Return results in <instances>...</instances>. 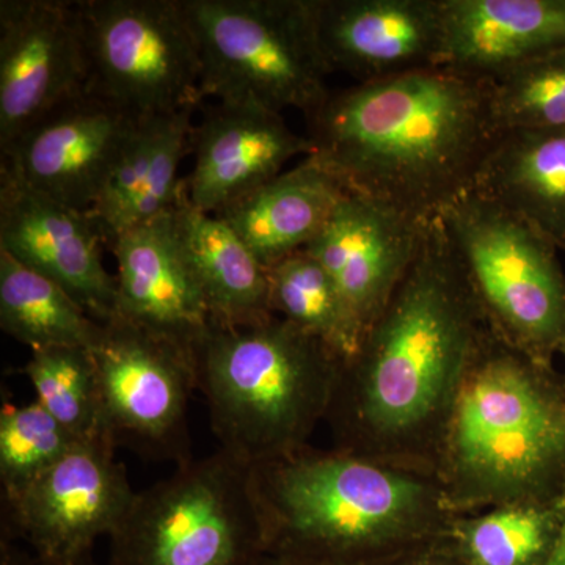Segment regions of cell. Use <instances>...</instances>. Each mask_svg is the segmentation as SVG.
<instances>
[{"label":"cell","instance_id":"4316f807","mask_svg":"<svg viewBox=\"0 0 565 565\" xmlns=\"http://www.w3.org/2000/svg\"><path fill=\"white\" fill-rule=\"evenodd\" d=\"M77 440L39 403H6L0 411V482L13 500L68 455Z\"/></svg>","mask_w":565,"mask_h":565},{"label":"cell","instance_id":"9a60e30c","mask_svg":"<svg viewBox=\"0 0 565 565\" xmlns=\"http://www.w3.org/2000/svg\"><path fill=\"white\" fill-rule=\"evenodd\" d=\"M430 223L349 192L303 248L330 275L363 338L415 263Z\"/></svg>","mask_w":565,"mask_h":565},{"label":"cell","instance_id":"5b68a950","mask_svg":"<svg viewBox=\"0 0 565 565\" xmlns=\"http://www.w3.org/2000/svg\"><path fill=\"white\" fill-rule=\"evenodd\" d=\"M193 360L222 451L250 467L310 445L344 364L277 316L253 326H212Z\"/></svg>","mask_w":565,"mask_h":565},{"label":"cell","instance_id":"7c38bea8","mask_svg":"<svg viewBox=\"0 0 565 565\" xmlns=\"http://www.w3.org/2000/svg\"><path fill=\"white\" fill-rule=\"evenodd\" d=\"M88 82L74 2L0 0V152L55 107L87 92Z\"/></svg>","mask_w":565,"mask_h":565},{"label":"cell","instance_id":"2e32d148","mask_svg":"<svg viewBox=\"0 0 565 565\" xmlns=\"http://www.w3.org/2000/svg\"><path fill=\"white\" fill-rule=\"evenodd\" d=\"M202 110L184 178L185 195L200 211L217 214L285 172L292 159L313 154L308 137L277 111L217 102L203 103Z\"/></svg>","mask_w":565,"mask_h":565},{"label":"cell","instance_id":"d6986e66","mask_svg":"<svg viewBox=\"0 0 565 565\" xmlns=\"http://www.w3.org/2000/svg\"><path fill=\"white\" fill-rule=\"evenodd\" d=\"M441 66L490 81L565 50V0H444Z\"/></svg>","mask_w":565,"mask_h":565},{"label":"cell","instance_id":"4fadbf2b","mask_svg":"<svg viewBox=\"0 0 565 565\" xmlns=\"http://www.w3.org/2000/svg\"><path fill=\"white\" fill-rule=\"evenodd\" d=\"M140 120L87 90L25 129L0 152V167L55 202L90 212Z\"/></svg>","mask_w":565,"mask_h":565},{"label":"cell","instance_id":"cb8c5ba5","mask_svg":"<svg viewBox=\"0 0 565 565\" xmlns=\"http://www.w3.org/2000/svg\"><path fill=\"white\" fill-rule=\"evenodd\" d=\"M0 327L31 351L62 345L90 349L103 322L57 282L0 250Z\"/></svg>","mask_w":565,"mask_h":565},{"label":"cell","instance_id":"83f0119b","mask_svg":"<svg viewBox=\"0 0 565 565\" xmlns=\"http://www.w3.org/2000/svg\"><path fill=\"white\" fill-rule=\"evenodd\" d=\"M498 134L565 126V50L542 55L489 81Z\"/></svg>","mask_w":565,"mask_h":565},{"label":"cell","instance_id":"ba28073f","mask_svg":"<svg viewBox=\"0 0 565 565\" xmlns=\"http://www.w3.org/2000/svg\"><path fill=\"white\" fill-rule=\"evenodd\" d=\"M109 539V565H252L266 542L250 465L222 449L181 463Z\"/></svg>","mask_w":565,"mask_h":565},{"label":"cell","instance_id":"7402d4cb","mask_svg":"<svg viewBox=\"0 0 565 565\" xmlns=\"http://www.w3.org/2000/svg\"><path fill=\"white\" fill-rule=\"evenodd\" d=\"M473 189L565 250V126L498 134Z\"/></svg>","mask_w":565,"mask_h":565},{"label":"cell","instance_id":"30bf717a","mask_svg":"<svg viewBox=\"0 0 565 565\" xmlns=\"http://www.w3.org/2000/svg\"><path fill=\"white\" fill-rule=\"evenodd\" d=\"M106 434L145 456L188 462L193 353L115 316L90 348Z\"/></svg>","mask_w":565,"mask_h":565},{"label":"cell","instance_id":"8fae6325","mask_svg":"<svg viewBox=\"0 0 565 565\" xmlns=\"http://www.w3.org/2000/svg\"><path fill=\"white\" fill-rule=\"evenodd\" d=\"M110 438L82 440L13 500L6 501L9 531L28 542L40 563L90 556L110 537L136 500Z\"/></svg>","mask_w":565,"mask_h":565},{"label":"cell","instance_id":"1f68e13d","mask_svg":"<svg viewBox=\"0 0 565 565\" xmlns=\"http://www.w3.org/2000/svg\"><path fill=\"white\" fill-rule=\"evenodd\" d=\"M545 565H565V514L555 550H553L552 556L548 557Z\"/></svg>","mask_w":565,"mask_h":565},{"label":"cell","instance_id":"603a6c76","mask_svg":"<svg viewBox=\"0 0 565 565\" xmlns=\"http://www.w3.org/2000/svg\"><path fill=\"white\" fill-rule=\"evenodd\" d=\"M565 492L452 516L441 542L457 565H545L559 537Z\"/></svg>","mask_w":565,"mask_h":565},{"label":"cell","instance_id":"7a4b0ae2","mask_svg":"<svg viewBox=\"0 0 565 565\" xmlns=\"http://www.w3.org/2000/svg\"><path fill=\"white\" fill-rule=\"evenodd\" d=\"M305 121L349 192L424 222L473 189L498 137L489 81L441 65L330 90Z\"/></svg>","mask_w":565,"mask_h":565},{"label":"cell","instance_id":"484cf974","mask_svg":"<svg viewBox=\"0 0 565 565\" xmlns=\"http://www.w3.org/2000/svg\"><path fill=\"white\" fill-rule=\"evenodd\" d=\"M24 374L35 388L36 401L74 438H110L104 429L102 396L90 349L77 345L35 349L25 363Z\"/></svg>","mask_w":565,"mask_h":565},{"label":"cell","instance_id":"4dcf8cb0","mask_svg":"<svg viewBox=\"0 0 565 565\" xmlns=\"http://www.w3.org/2000/svg\"><path fill=\"white\" fill-rule=\"evenodd\" d=\"M252 565H318L296 557L277 555V553L264 552Z\"/></svg>","mask_w":565,"mask_h":565},{"label":"cell","instance_id":"8992f818","mask_svg":"<svg viewBox=\"0 0 565 565\" xmlns=\"http://www.w3.org/2000/svg\"><path fill=\"white\" fill-rule=\"evenodd\" d=\"M202 54L203 99L263 109H318L332 74L315 0H182Z\"/></svg>","mask_w":565,"mask_h":565},{"label":"cell","instance_id":"52a82bcc","mask_svg":"<svg viewBox=\"0 0 565 565\" xmlns=\"http://www.w3.org/2000/svg\"><path fill=\"white\" fill-rule=\"evenodd\" d=\"M438 221L490 329L539 362L555 364L565 345V274L556 245L475 189Z\"/></svg>","mask_w":565,"mask_h":565},{"label":"cell","instance_id":"9c48e42d","mask_svg":"<svg viewBox=\"0 0 565 565\" xmlns=\"http://www.w3.org/2000/svg\"><path fill=\"white\" fill-rule=\"evenodd\" d=\"M88 90L139 118L200 107L203 63L182 0H74Z\"/></svg>","mask_w":565,"mask_h":565},{"label":"cell","instance_id":"e0dca14e","mask_svg":"<svg viewBox=\"0 0 565 565\" xmlns=\"http://www.w3.org/2000/svg\"><path fill=\"white\" fill-rule=\"evenodd\" d=\"M330 70L356 82L441 65L444 0H315Z\"/></svg>","mask_w":565,"mask_h":565},{"label":"cell","instance_id":"f546056e","mask_svg":"<svg viewBox=\"0 0 565 565\" xmlns=\"http://www.w3.org/2000/svg\"><path fill=\"white\" fill-rule=\"evenodd\" d=\"M0 565H40L39 561L33 559L29 553H25L24 550L18 548L11 544L10 539H7L6 535L2 537V542H0Z\"/></svg>","mask_w":565,"mask_h":565},{"label":"cell","instance_id":"3957f363","mask_svg":"<svg viewBox=\"0 0 565 565\" xmlns=\"http://www.w3.org/2000/svg\"><path fill=\"white\" fill-rule=\"evenodd\" d=\"M266 552L318 565H373L430 544L455 512L433 475L308 445L252 465Z\"/></svg>","mask_w":565,"mask_h":565},{"label":"cell","instance_id":"d6a6232c","mask_svg":"<svg viewBox=\"0 0 565 565\" xmlns=\"http://www.w3.org/2000/svg\"><path fill=\"white\" fill-rule=\"evenodd\" d=\"M39 561V559H36ZM40 565H95L90 559V556L81 557V559L76 561H66V563H40Z\"/></svg>","mask_w":565,"mask_h":565},{"label":"cell","instance_id":"44dd1931","mask_svg":"<svg viewBox=\"0 0 565 565\" xmlns=\"http://www.w3.org/2000/svg\"><path fill=\"white\" fill-rule=\"evenodd\" d=\"M172 214L182 253L202 289L212 323L244 327L274 318L269 274L232 226L193 206L185 188Z\"/></svg>","mask_w":565,"mask_h":565},{"label":"cell","instance_id":"5bb4252c","mask_svg":"<svg viewBox=\"0 0 565 565\" xmlns=\"http://www.w3.org/2000/svg\"><path fill=\"white\" fill-rule=\"evenodd\" d=\"M88 212L73 210L29 188L0 167V250L57 282L98 322L118 313L115 275Z\"/></svg>","mask_w":565,"mask_h":565},{"label":"cell","instance_id":"277c9868","mask_svg":"<svg viewBox=\"0 0 565 565\" xmlns=\"http://www.w3.org/2000/svg\"><path fill=\"white\" fill-rule=\"evenodd\" d=\"M456 515L565 492V379L487 330L433 462Z\"/></svg>","mask_w":565,"mask_h":565},{"label":"cell","instance_id":"f1b7e54d","mask_svg":"<svg viewBox=\"0 0 565 565\" xmlns=\"http://www.w3.org/2000/svg\"><path fill=\"white\" fill-rule=\"evenodd\" d=\"M373 565H457L448 550L445 548L441 537L430 544L405 552L403 555L390 557Z\"/></svg>","mask_w":565,"mask_h":565},{"label":"cell","instance_id":"ac0fdd59","mask_svg":"<svg viewBox=\"0 0 565 565\" xmlns=\"http://www.w3.org/2000/svg\"><path fill=\"white\" fill-rule=\"evenodd\" d=\"M107 248L117 263V316L193 353L214 323L172 211L126 230Z\"/></svg>","mask_w":565,"mask_h":565},{"label":"cell","instance_id":"6da1fadb","mask_svg":"<svg viewBox=\"0 0 565 565\" xmlns=\"http://www.w3.org/2000/svg\"><path fill=\"white\" fill-rule=\"evenodd\" d=\"M489 323L440 221L359 352L326 423L333 448L433 475L438 441Z\"/></svg>","mask_w":565,"mask_h":565},{"label":"cell","instance_id":"836d02e7","mask_svg":"<svg viewBox=\"0 0 565 565\" xmlns=\"http://www.w3.org/2000/svg\"><path fill=\"white\" fill-rule=\"evenodd\" d=\"M559 356H563L564 362H565V345L563 348V351H561ZM564 379H565V373H564Z\"/></svg>","mask_w":565,"mask_h":565},{"label":"cell","instance_id":"ffe728a7","mask_svg":"<svg viewBox=\"0 0 565 565\" xmlns=\"http://www.w3.org/2000/svg\"><path fill=\"white\" fill-rule=\"evenodd\" d=\"M349 191L315 156L218 211L266 269L303 250Z\"/></svg>","mask_w":565,"mask_h":565},{"label":"cell","instance_id":"d4e9b609","mask_svg":"<svg viewBox=\"0 0 565 565\" xmlns=\"http://www.w3.org/2000/svg\"><path fill=\"white\" fill-rule=\"evenodd\" d=\"M270 310L349 362L362 345L343 297L321 264L300 250L267 269Z\"/></svg>","mask_w":565,"mask_h":565}]
</instances>
